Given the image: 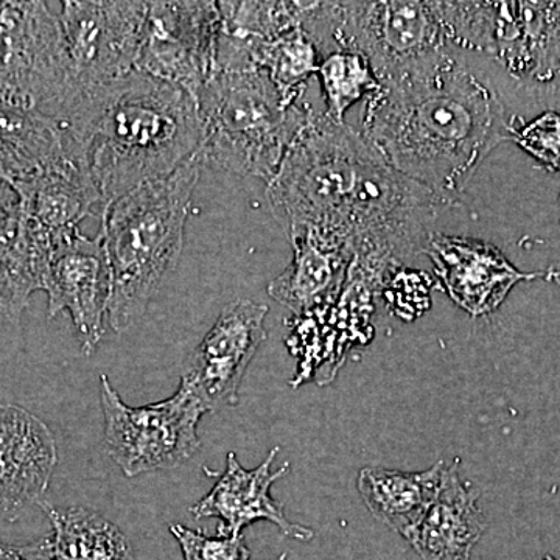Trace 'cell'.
Returning a JSON list of instances; mask_svg holds the SVG:
<instances>
[{"instance_id":"obj_31","label":"cell","mask_w":560,"mask_h":560,"mask_svg":"<svg viewBox=\"0 0 560 560\" xmlns=\"http://www.w3.org/2000/svg\"><path fill=\"white\" fill-rule=\"evenodd\" d=\"M0 3H2V2H0Z\"/></svg>"},{"instance_id":"obj_20","label":"cell","mask_w":560,"mask_h":560,"mask_svg":"<svg viewBox=\"0 0 560 560\" xmlns=\"http://www.w3.org/2000/svg\"><path fill=\"white\" fill-rule=\"evenodd\" d=\"M294 256L289 267L272 279L268 294L296 316L311 315L337 301L350 257L311 235L291 238Z\"/></svg>"},{"instance_id":"obj_32","label":"cell","mask_w":560,"mask_h":560,"mask_svg":"<svg viewBox=\"0 0 560 560\" xmlns=\"http://www.w3.org/2000/svg\"><path fill=\"white\" fill-rule=\"evenodd\" d=\"M551 560V559H550Z\"/></svg>"},{"instance_id":"obj_19","label":"cell","mask_w":560,"mask_h":560,"mask_svg":"<svg viewBox=\"0 0 560 560\" xmlns=\"http://www.w3.org/2000/svg\"><path fill=\"white\" fill-rule=\"evenodd\" d=\"M444 467L442 460L420 471L364 467L357 478V489L371 514L411 544L436 499Z\"/></svg>"},{"instance_id":"obj_9","label":"cell","mask_w":560,"mask_h":560,"mask_svg":"<svg viewBox=\"0 0 560 560\" xmlns=\"http://www.w3.org/2000/svg\"><path fill=\"white\" fill-rule=\"evenodd\" d=\"M219 31L217 2H149L136 70L197 101L213 72Z\"/></svg>"},{"instance_id":"obj_15","label":"cell","mask_w":560,"mask_h":560,"mask_svg":"<svg viewBox=\"0 0 560 560\" xmlns=\"http://www.w3.org/2000/svg\"><path fill=\"white\" fill-rule=\"evenodd\" d=\"M485 54L517 79H559L560 2H490Z\"/></svg>"},{"instance_id":"obj_25","label":"cell","mask_w":560,"mask_h":560,"mask_svg":"<svg viewBox=\"0 0 560 560\" xmlns=\"http://www.w3.org/2000/svg\"><path fill=\"white\" fill-rule=\"evenodd\" d=\"M323 88L326 113L337 124H346L350 106L377 91L378 79L370 61L355 51L338 50L326 55L316 72Z\"/></svg>"},{"instance_id":"obj_3","label":"cell","mask_w":560,"mask_h":560,"mask_svg":"<svg viewBox=\"0 0 560 560\" xmlns=\"http://www.w3.org/2000/svg\"><path fill=\"white\" fill-rule=\"evenodd\" d=\"M62 130L105 208L172 175L200 151L202 139L189 92L139 70L86 91Z\"/></svg>"},{"instance_id":"obj_18","label":"cell","mask_w":560,"mask_h":560,"mask_svg":"<svg viewBox=\"0 0 560 560\" xmlns=\"http://www.w3.org/2000/svg\"><path fill=\"white\" fill-rule=\"evenodd\" d=\"M475 492L459 474V460L445 466L440 490L420 523L411 547L422 560H470L488 528Z\"/></svg>"},{"instance_id":"obj_11","label":"cell","mask_w":560,"mask_h":560,"mask_svg":"<svg viewBox=\"0 0 560 560\" xmlns=\"http://www.w3.org/2000/svg\"><path fill=\"white\" fill-rule=\"evenodd\" d=\"M49 298V318L69 313L81 350L91 357L101 346L108 318L110 275L102 235L91 238L80 230L62 235L51 246L43 290Z\"/></svg>"},{"instance_id":"obj_26","label":"cell","mask_w":560,"mask_h":560,"mask_svg":"<svg viewBox=\"0 0 560 560\" xmlns=\"http://www.w3.org/2000/svg\"><path fill=\"white\" fill-rule=\"evenodd\" d=\"M510 139L541 164L560 172V114H540L521 127L510 125Z\"/></svg>"},{"instance_id":"obj_27","label":"cell","mask_w":560,"mask_h":560,"mask_svg":"<svg viewBox=\"0 0 560 560\" xmlns=\"http://www.w3.org/2000/svg\"><path fill=\"white\" fill-rule=\"evenodd\" d=\"M171 533L178 540L184 560H250L243 536L209 537L183 525H171Z\"/></svg>"},{"instance_id":"obj_7","label":"cell","mask_w":560,"mask_h":560,"mask_svg":"<svg viewBox=\"0 0 560 560\" xmlns=\"http://www.w3.org/2000/svg\"><path fill=\"white\" fill-rule=\"evenodd\" d=\"M60 13L47 2L0 3V97L62 125L84 95Z\"/></svg>"},{"instance_id":"obj_14","label":"cell","mask_w":560,"mask_h":560,"mask_svg":"<svg viewBox=\"0 0 560 560\" xmlns=\"http://www.w3.org/2000/svg\"><path fill=\"white\" fill-rule=\"evenodd\" d=\"M280 448L268 453L256 469H245L237 455L231 452L226 469L220 475L213 488L198 503L190 508L195 518H219V536L238 537L246 526L256 522H271L283 536L301 541L313 539V530L296 525L287 518L282 504L271 497V488L279 478L289 474L290 464L272 470Z\"/></svg>"},{"instance_id":"obj_12","label":"cell","mask_w":560,"mask_h":560,"mask_svg":"<svg viewBox=\"0 0 560 560\" xmlns=\"http://www.w3.org/2000/svg\"><path fill=\"white\" fill-rule=\"evenodd\" d=\"M423 253L445 293L471 318L495 312L517 283L544 276L517 270L499 248L478 238L431 232Z\"/></svg>"},{"instance_id":"obj_22","label":"cell","mask_w":560,"mask_h":560,"mask_svg":"<svg viewBox=\"0 0 560 560\" xmlns=\"http://www.w3.org/2000/svg\"><path fill=\"white\" fill-rule=\"evenodd\" d=\"M50 518L51 541L60 560H136L127 536L108 518L88 508L57 510L40 501Z\"/></svg>"},{"instance_id":"obj_8","label":"cell","mask_w":560,"mask_h":560,"mask_svg":"<svg viewBox=\"0 0 560 560\" xmlns=\"http://www.w3.org/2000/svg\"><path fill=\"white\" fill-rule=\"evenodd\" d=\"M101 382L106 451L125 477L176 469L200 451L198 423L210 408L190 374L172 397L143 407L125 404L106 375Z\"/></svg>"},{"instance_id":"obj_24","label":"cell","mask_w":560,"mask_h":560,"mask_svg":"<svg viewBox=\"0 0 560 560\" xmlns=\"http://www.w3.org/2000/svg\"><path fill=\"white\" fill-rule=\"evenodd\" d=\"M318 49L304 28L296 27L265 44L259 69L265 70L287 105L302 102L307 81L318 72Z\"/></svg>"},{"instance_id":"obj_23","label":"cell","mask_w":560,"mask_h":560,"mask_svg":"<svg viewBox=\"0 0 560 560\" xmlns=\"http://www.w3.org/2000/svg\"><path fill=\"white\" fill-rule=\"evenodd\" d=\"M49 250L28 237L20 217L0 235V323L20 329L22 313L43 290Z\"/></svg>"},{"instance_id":"obj_4","label":"cell","mask_w":560,"mask_h":560,"mask_svg":"<svg viewBox=\"0 0 560 560\" xmlns=\"http://www.w3.org/2000/svg\"><path fill=\"white\" fill-rule=\"evenodd\" d=\"M202 167L198 151L172 175L131 190L103 210L101 235L110 275L108 320L117 334L145 315L178 265Z\"/></svg>"},{"instance_id":"obj_2","label":"cell","mask_w":560,"mask_h":560,"mask_svg":"<svg viewBox=\"0 0 560 560\" xmlns=\"http://www.w3.org/2000/svg\"><path fill=\"white\" fill-rule=\"evenodd\" d=\"M495 92L453 49L431 51L378 80L360 135L394 171L452 202L510 139Z\"/></svg>"},{"instance_id":"obj_10","label":"cell","mask_w":560,"mask_h":560,"mask_svg":"<svg viewBox=\"0 0 560 560\" xmlns=\"http://www.w3.org/2000/svg\"><path fill=\"white\" fill-rule=\"evenodd\" d=\"M69 57L84 91L136 70L149 2L60 3Z\"/></svg>"},{"instance_id":"obj_17","label":"cell","mask_w":560,"mask_h":560,"mask_svg":"<svg viewBox=\"0 0 560 560\" xmlns=\"http://www.w3.org/2000/svg\"><path fill=\"white\" fill-rule=\"evenodd\" d=\"M13 189L20 197L22 223L50 246L80 230L81 221L92 215L94 208L105 209L90 172L69 150L60 161Z\"/></svg>"},{"instance_id":"obj_30","label":"cell","mask_w":560,"mask_h":560,"mask_svg":"<svg viewBox=\"0 0 560 560\" xmlns=\"http://www.w3.org/2000/svg\"><path fill=\"white\" fill-rule=\"evenodd\" d=\"M545 278H547V280H550V282H555L556 285H558L560 289V261L559 264L552 265L551 268H548Z\"/></svg>"},{"instance_id":"obj_21","label":"cell","mask_w":560,"mask_h":560,"mask_svg":"<svg viewBox=\"0 0 560 560\" xmlns=\"http://www.w3.org/2000/svg\"><path fill=\"white\" fill-rule=\"evenodd\" d=\"M66 153V132L57 121L0 97V183L18 186Z\"/></svg>"},{"instance_id":"obj_6","label":"cell","mask_w":560,"mask_h":560,"mask_svg":"<svg viewBox=\"0 0 560 560\" xmlns=\"http://www.w3.org/2000/svg\"><path fill=\"white\" fill-rule=\"evenodd\" d=\"M302 28L318 51L363 55L378 80L431 51L452 49L438 2H308Z\"/></svg>"},{"instance_id":"obj_16","label":"cell","mask_w":560,"mask_h":560,"mask_svg":"<svg viewBox=\"0 0 560 560\" xmlns=\"http://www.w3.org/2000/svg\"><path fill=\"white\" fill-rule=\"evenodd\" d=\"M58 463L49 427L16 405H0V512L40 503Z\"/></svg>"},{"instance_id":"obj_13","label":"cell","mask_w":560,"mask_h":560,"mask_svg":"<svg viewBox=\"0 0 560 560\" xmlns=\"http://www.w3.org/2000/svg\"><path fill=\"white\" fill-rule=\"evenodd\" d=\"M268 305L250 300L231 302L191 355V375L210 412L234 407L250 361L267 338Z\"/></svg>"},{"instance_id":"obj_5","label":"cell","mask_w":560,"mask_h":560,"mask_svg":"<svg viewBox=\"0 0 560 560\" xmlns=\"http://www.w3.org/2000/svg\"><path fill=\"white\" fill-rule=\"evenodd\" d=\"M197 103L205 165L267 184L313 113L304 102L287 105L261 69L210 73Z\"/></svg>"},{"instance_id":"obj_29","label":"cell","mask_w":560,"mask_h":560,"mask_svg":"<svg viewBox=\"0 0 560 560\" xmlns=\"http://www.w3.org/2000/svg\"><path fill=\"white\" fill-rule=\"evenodd\" d=\"M20 197L9 184L0 183V235L20 217Z\"/></svg>"},{"instance_id":"obj_1","label":"cell","mask_w":560,"mask_h":560,"mask_svg":"<svg viewBox=\"0 0 560 560\" xmlns=\"http://www.w3.org/2000/svg\"><path fill=\"white\" fill-rule=\"evenodd\" d=\"M271 213L289 238L311 235L353 257L399 265L423 253L448 201L394 171L360 131L316 114L268 183Z\"/></svg>"},{"instance_id":"obj_28","label":"cell","mask_w":560,"mask_h":560,"mask_svg":"<svg viewBox=\"0 0 560 560\" xmlns=\"http://www.w3.org/2000/svg\"><path fill=\"white\" fill-rule=\"evenodd\" d=\"M0 560H60L51 537L27 545H9L0 540Z\"/></svg>"}]
</instances>
